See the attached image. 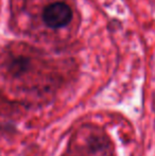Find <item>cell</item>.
<instances>
[{"mask_svg": "<svg viewBox=\"0 0 155 156\" xmlns=\"http://www.w3.org/2000/svg\"><path fill=\"white\" fill-rule=\"evenodd\" d=\"M72 19V11L70 6L64 2H54L45 8L43 12V20L46 26L51 29H61L69 25Z\"/></svg>", "mask_w": 155, "mask_h": 156, "instance_id": "cell-1", "label": "cell"}, {"mask_svg": "<svg viewBox=\"0 0 155 156\" xmlns=\"http://www.w3.org/2000/svg\"><path fill=\"white\" fill-rule=\"evenodd\" d=\"M28 67V61L25 58H17L12 65V69L15 74H18L20 72H23Z\"/></svg>", "mask_w": 155, "mask_h": 156, "instance_id": "cell-2", "label": "cell"}]
</instances>
